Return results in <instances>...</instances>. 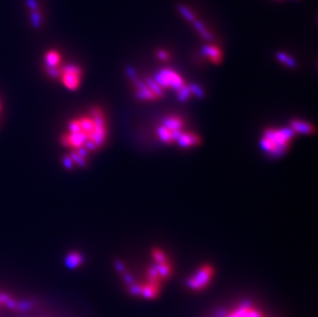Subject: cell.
Returning a JSON list of instances; mask_svg holds the SVG:
<instances>
[{
	"label": "cell",
	"instance_id": "obj_16",
	"mask_svg": "<svg viewBox=\"0 0 318 317\" xmlns=\"http://www.w3.org/2000/svg\"><path fill=\"white\" fill-rule=\"evenodd\" d=\"M176 95H177V98H178L179 101H183V102H184V101L189 100V99L193 96L192 91H191V89H190V85H188V84L184 85L180 90H178V91L176 92Z\"/></svg>",
	"mask_w": 318,
	"mask_h": 317
},
{
	"label": "cell",
	"instance_id": "obj_18",
	"mask_svg": "<svg viewBox=\"0 0 318 317\" xmlns=\"http://www.w3.org/2000/svg\"><path fill=\"white\" fill-rule=\"evenodd\" d=\"M190 85V89H191V91H192V94H193V96H196V97H198V98H202L204 96V92H203V89L201 88L200 85H198V84H189Z\"/></svg>",
	"mask_w": 318,
	"mask_h": 317
},
{
	"label": "cell",
	"instance_id": "obj_4",
	"mask_svg": "<svg viewBox=\"0 0 318 317\" xmlns=\"http://www.w3.org/2000/svg\"><path fill=\"white\" fill-rule=\"evenodd\" d=\"M136 97L142 101H157L164 96V90L154 78L148 80L134 79Z\"/></svg>",
	"mask_w": 318,
	"mask_h": 317
},
{
	"label": "cell",
	"instance_id": "obj_3",
	"mask_svg": "<svg viewBox=\"0 0 318 317\" xmlns=\"http://www.w3.org/2000/svg\"><path fill=\"white\" fill-rule=\"evenodd\" d=\"M82 76L83 72L81 67L74 63H70L63 64L60 69L59 75H58V79L60 80L66 90L74 92L80 88Z\"/></svg>",
	"mask_w": 318,
	"mask_h": 317
},
{
	"label": "cell",
	"instance_id": "obj_1",
	"mask_svg": "<svg viewBox=\"0 0 318 317\" xmlns=\"http://www.w3.org/2000/svg\"><path fill=\"white\" fill-rule=\"evenodd\" d=\"M108 124L102 108L94 106L88 112L69 120L66 130L60 137L63 148L72 151H83L89 155L99 151L107 140Z\"/></svg>",
	"mask_w": 318,
	"mask_h": 317
},
{
	"label": "cell",
	"instance_id": "obj_11",
	"mask_svg": "<svg viewBox=\"0 0 318 317\" xmlns=\"http://www.w3.org/2000/svg\"><path fill=\"white\" fill-rule=\"evenodd\" d=\"M202 53L207 59L215 65H218L222 61L221 50L215 44H206L202 49Z\"/></svg>",
	"mask_w": 318,
	"mask_h": 317
},
{
	"label": "cell",
	"instance_id": "obj_14",
	"mask_svg": "<svg viewBox=\"0 0 318 317\" xmlns=\"http://www.w3.org/2000/svg\"><path fill=\"white\" fill-rule=\"evenodd\" d=\"M193 24H194V26L196 27L197 31L201 34V36L203 37L204 39H206V40H211V39H212V35L209 33V31L205 28V26H204L203 24H202L200 21H198V20L196 19V20L193 22Z\"/></svg>",
	"mask_w": 318,
	"mask_h": 317
},
{
	"label": "cell",
	"instance_id": "obj_20",
	"mask_svg": "<svg viewBox=\"0 0 318 317\" xmlns=\"http://www.w3.org/2000/svg\"><path fill=\"white\" fill-rule=\"evenodd\" d=\"M3 110V104H2V101H0V112H2Z\"/></svg>",
	"mask_w": 318,
	"mask_h": 317
},
{
	"label": "cell",
	"instance_id": "obj_2",
	"mask_svg": "<svg viewBox=\"0 0 318 317\" xmlns=\"http://www.w3.org/2000/svg\"><path fill=\"white\" fill-rule=\"evenodd\" d=\"M295 135L290 127L266 128L261 138V149L270 157H282L291 148Z\"/></svg>",
	"mask_w": 318,
	"mask_h": 317
},
{
	"label": "cell",
	"instance_id": "obj_15",
	"mask_svg": "<svg viewBox=\"0 0 318 317\" xmlns=\"http://www.w3.org/2000/svg\"><path fill=\"white\" fill-rule=\"evenodd\" d=\"M152 256L154 258L155 263H163V262H166L169 259L166 252L160 248H154L152 250Z\"/></svg>",
	"mask_w": 318,
	"mask_h": 317
},
{
	"label": "cell",
	"instance_id": "obj_13",
	"mask_svg": "<svg viewBox=\"0 0 318 317\" xmlns=\"http://www.w3.org/2000/svg\"><path fill=\"white\" fill-rule=\"evenodd\" d=\"M276 58H277V60H278L279 62H281L282 64L286 65L287 67L294 68V67L297 66L295 59H293L292 57H290V56L284 54V53H282V52H278V53L276 54Z\"/></svg>",
	"mask_w": 318,
	"mask_h": 317
},
{
	"label": "cell",
	"instance_id": "obj_19",
	"mask_svg": "<svg viewBox=\"0 0 318 317\" xmlns=\"http://www.w3.org/2000/svg\"><path fill=\"white\" fill-rule=\"evenodd\" d=\"M157 57H158V59L161 61H167L170 58V54L165 50H160L157 53Z\"/></svg>",
	"mask_w": 318,
	"mask_h": 317
},
{
	"label": "cell",
	"instance_id": "obj_12",
	"mask_svg": "<svg viewBox=\"0 0 318 317\" xmlns=\"http://www.w3.org/2000/svg\"><path fill=\"white\" fill-rule=\"evenodd\" d=\"M65 263L68 268L75 269L82 265L83 263V255L78 251H70L65 258Z\"/></svg>",
	"mask_w": 318,
	"mask_h": 317
},
{
	"label": "cell",
	"instance_id": "obj_8",
	"mask_svg": "<svg viewBox=\"0 0 318 317\" xmlns=\"http://www.w3.org/2000/svg\"><path fill=\"white\" fill-rule=\"evenodd\" d=\"M176 143L183 149H191L199 146L201 143V137L196 133L183 131L178 136Z\"/></svg>",
	"mask_w": 318,
	"mask_h": 317
},
{
	"label": "cell",
	"instance_id": "obj_17",
	"mask_svg": "<svg viewBox=\"0 0 318 317\" xmlns=\"http://www.w3.org/2000/svg\"><path fill=\"white\" fill-rule=\"evenodd\" d=\"M179 11H180L181 15H183L187 20H189V21H191V22H194V21L196 20V16L193 14V12H192L190 9H188V8H186V7H184V6H179Z\"/></svg>",
	"mask_w": 318,
	"mask_h": 317
},
{
	"label": "cell",
	"instance_id": "obj_5",
	"mask_svg": "<svg viewBox=\"0 0 318 317\" xmlns=\"http://www.w3.org/2000/svg\"><path fill=\"white\" fill-rule=\"evenodd\" d=\"M214 275V269L211 265L204 264L200 266L195 273L188 278L187 286L192 291L199 292L206 288Z\"/></svg>",
	"mask_w": 318,
	"mask_h": 317
},
{
	"label": "cell",
	"instance_id": "obj_9",
	"mask_svg": "<svg viewBox=\"0 0 318 317\" xmlns=\"http://www.w3.org/2000/svg\"><path fill=\"white\" fill-rule=\"evenodd\" d=\"M162 126L167 128L168 130L175 132V133H181L185 128V120L179 117V115H168L162 121Z\"/></svg>",
	"mask_w": 318,
	"mask_h": 317
},
{
	"label": "cell",
	"instance_id": "obj_6",
	"mask_svg": "<svg viewBox=\"0 0 318 317\" xmlns=\"http://www.w3.org/2000/svg\"><path fill=\"white\" fill-rule=\"evenodd\" d=\"M154 79L158 82V84L163 90L171 89V90H174L175 93L178 90H180L184 85L187 84L179 73H177L174 70L167 69V68L160 70L156 74Z\"/></svg>",
	"mask_w": 318,
	"mask_h": 317
},
{
	"label": "cell",
	"instance_id": "obj_7",
	"mask_svg": "<svg viewBox=\"0 0 318 317\" xmlns=\"http://www.w3.org/2000/svg\"><path fill=\"white\" fill-rule=\"evenodd\" d=\"M43 62L48 75L53 78H58L60 69L63 66L62 54L57 50H49L44 54Z\"/></svg>",
	"mask_w": 318,
	"mask_h": 317
},
{
	"label": "cell",
	"instance_id": "obj_10",
	"mask_svg": "<svg viewBox=\"0 0 318 317\" xmlns=\"http://www.w3.org/2000/svg\"><path fill=\"white\" fill-rule=\"evenodd\" d=\"M290 128L295 134L311 135L315 133V128L312 124L300 119H293L290 123Z\"/></svg>",
	"mask_w": 318,
	"mask_h": 317
}]
</instances>
